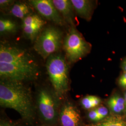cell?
<instances>
[{"label":"cell","instance_id":"14","mask_svg":"<svg viewBox=\"0 0 126 126\" xmlns=\"http://www.w3.org/2000/svg\"><path fill=\"white\" fill-rule=\"evenodd\" d=\"M108 104L114 113H121L125 108L124 99L119 95L111 97L108 101Z\"/></svg>","mask_w":126,"mask_h":126},{"label":"cell","instance_id":"2","mask_svg":"<svg viewBox=\"0 0 126 126\" xmlns=\"http://www.w3.org/2000/svg\"><path fill=\"white\" fill-rule=\"evenodd\" d=\"M46 69L56 94L62 97L69 88L68 68L65 59L59 54L51 55L47 59Z\"/></svg>","mask_w":126,"mask_h":126},{"label":"cell","instance_id":"23","mask_svg":"<svg viewBox=\"0 0 126 126\" xmlns=\"http://www.w3.org/2000/svg\"><path fill=\"white\" fill-rule=\"evenodd\" d=\"M0 126H15L10 122L6 121H1L0 123Z\"/></svg>","mask_w":126,"mask_h":126},{"label":"cell","instance_id":"8","mask_svg":"<svg viewBox=\"0 0 126 126\" xmlns=\"http://www.w3.org/2000/svg\"><path fill=\"white\" fill-rule=\"evenodd\" d=\"M29 3L40 15L48 20L62 26L64 20L55 8L52 0H31Z\"/></svg>","mask_w":126,"mask_h":126},{"label":"cell","instance_id":"9","mask_svg":"<svg viewBox=\"0 0 126 126\" xmlns=\"http://www.w3.org/2000/svg\"><path fill=\"white\" fill-rule=\"evenodd\" d=\"M80 115L78 110L71 102H68L63 105L59 114L62 126H79Z\"/></svg>","mask_w":126,"mask_h":126},{"label":"cell","instance_id":"16","mask_svg":"<svg viewBox=\"0 0 126 126\" xmlns=\"http://www.w3.org/2000/svg\"><path fill=\"white\" fill-rule=\"evenodd\" d=\"M16 30L17 26L14 22L8 19H0V32L1 34L14 33Z\"/></svg>","mask_w":126,"mask_h":126},{"label":"cell","instance_id":"11","mask_svg":"<svg viewBox=\"0 0 126 126\" xmlns=\"http://www.w3.org/2000/svg\"><path fill=\"white\" fill-rule=\"evenodd\" d=\"M74 11L81 18L90 21L94 10V5L91 0H71Z\"/></svg>","mask_w":126,"mask_h":126},{"label":"cell","instance_id":"17","mask_svg":"<svg viewBox=\"0 0 126 126\" xmlns=\"http://www.w3.org/2000/svg\"><path fill=\"white\" fill-rule=\"evenodd\" d=\"M101 102V99L99 97L94 96H87L81 100L82 106L86 109H89L98 106Z\"/></svg>","mask_w":126,"mask_h":126},{"label":"cell","instance_id":"15","mask_svg":"<svg viewBox=\"0 0 126 126\" xmlns=\"http://www.w3.org/2000/svg\"><path fill=\"white\" fill-rule=\"evenodd\" d=\"M92 126H126V122L120 117H109Z\"/></svg>","mask_w":126,"mask_h":126},{"label":"cell","instance_id":"25","mask_svg":"<svg viewBox=\"0 0 126 126\" xmlns=\"http://www.w3.org/2000/svg\"><path fill=\"white\" fill-rule=\"evenodd\" d=\"M124 100H125V109H126V91L125 93V94H124Z\"/></svg>","mask_w":126,"mask_h":126},{"label":"cell","instance_id":"19","mask_svg":"<svg viewBox=\"0 0 126 126\" xmlns=\"http://www.w3.org/2000/svg\"><path fill=\"white\" fill-rule=\"evenodd\" d=\"M96 110L99 115V117H100L101 120H103L108 114V109L103 106H101L96 108Z\"/></svg>","mask_w":126,"mask_h":126},{"label":"cell","instance_id":"4","mask_svg":"<svg viewBox=\"0 0 126 126\" xmlns=\"http://www.w3.org/2000/svg\"><path fill=\"white\" fill-rule=\"evenodd\" d=\"M91 45L72 25L63 42V48L69 61L76 62L90 52Z\"/></svg>","mask_w":126,"mask_h":126},{"label":"cell","instance_id":"5","mask_svg":"<svg viewBox=\"0 0 126 126\" xmlns=\"http://www.w3.org/2000/svg\"><path fill=\"white\" fill-rule=\"evenodd\" d=\"M38 73V66H26L0 62V76L2 79L23 82L36 78Z\"/></svg>","mask_w":126,"mask_h":126},{"label":"cell","instance_id":"10","mask_svg":"<svg viewBox=\"0 0 126 126\" xmlns=\"http://www.w3.org/2000/svg\"><path fill=\"white\" fill-rule=\"evenodd\" d=\"M52 2L56 9L61 14L64 21L70 26L74 25V8L71 0H53Z\"/></svg>","mask_w":126,"mask_h":126},{"label":"cell","instance_id":"3","mask_svg":"<svg viewBox=\"0 0 126 126\" xmlns=\"http://www.w3.org/2000/svg\"><path fill=\"white\" fill-rule=\"evenodd\" d=\"M62 32L53 26L45 28L37 37L34 48L44 59L54 54L61 47L62 43Z\"/></svg>","mask_w":126,"mask_h":126},{"label":"cell","instance_id":"20","mask_svg":"<svg viewBox=\"0 0 126 126\" xmlns=\"http://www.w3.org/2000/svg\"><path fill=\"white\" fill-rule=\"evenodd\" d=\"M88 116L91 120L94 121H99L102 120L96 109L91 111L88 114Z\"/></svg>","mask_w":126,"mask_h":126},{"label":"cell","instance_id":"18","mask_svg":"<svg viewBox=\"0 0 126 126\" xmlns=\"http://www.w3.org/2000/svg\"><path fill=\"white\" fill-rule=\"evenodd\" d=\"M43 20V19L41 18L38 15L36 14H31L23 19L22 26L31 25L34 23L39 22Z\"/></svg>","mask_w":126,"mask_h":126},{"label":"cell","instance_id":"22","mask_svg":"<svg viewBox=\"0 0 126 126\" xmlns=\"http://www.w3.org/2000/svg\"><path fill=\"white\" fill-rule=\"evenodd\" d=\"M119 84L122 87L126 88V72H124L119 78Z\"/></svg>","mask_w":126,"mask_h":126},{"label":"cell","instance_id":"24","mask_svg":"<svg viewBox=\"0 0 126 126\" xmlns=\"http://www.w3.org/2000/svg\"><path fill=\"white\" fill-rule=\"evenodd\" d=\"M122 68L124 72H126V59L122 63Z\"/></svg>","mask_w":126,"mask_h":126},{"label":"cell","instance_id":"6","mask_svg":"<svg viewBox=\"0 0 126 126\" xmlns=\"http://www.w3.org/2000/svg\"><path fill=\"white\" fill-rule=\"evenodd\" d=\"M0 62L26 66H38L32 56L26 50L16 47L1 44Z\"/></svg>","mask_w":126,"mask_h":126},{"label":"cell","instance_id":"7","mask_svg":"<svg viewBox=\"0 0 126 126\" xmlns=\"http://www.w3.org/2000/svg\"><path fill=\"white\" fill-rule=\"evenodd\" d=\"M37 107L41 116L45 122L51 123L56 121L58 114L57 100L49 90L44 88L39 90Z\"/></svg>","mask_w":126,"mask_h":126},{"label":"cell","instance_id":"21","mask_svg":"<svg viewBox=\"0 0 126 126\" xmlns=\"http://www.w3.org/2000/svg\"><path fill=\"white\" fill-rule=\"evenodd\" d=\"M14 3L13 0H0V7L1 8H6L10 5H12Z\"/></svg>","mask_w":126,"mask_h":126},{"label":"cell","instance_id":"13","mask_svg":"<svg viewBox=\"0 0 126 126\" xmlns=\"http://www.w3.org/2000/svg\"><path fill=\"white\" fill-rule=\"evenodd\" d=\"M46 22L44 20L40 22L27 26H22L23 32L27 38L33 41L37 38L39 32L42 31V28Z\"/></svg>","mask_w":126,"mask_h":126},{"label":"cell","instance_id":"1","mask_svg":"<svg viewBox=\"0 0 126 126\" xmlns=\"http://www.w3.org/2000/svg\"><path fill=\"white\" fill-rule=\"evenodd\" d=\"M0 105L1 107L16 110L27 121H32L34 117L31 92L23 82L1 80Z\"/></svg>","mask_w":126,"mask_h":126},{"label":"cell","instance_id":"12","mask_svg":"<svg viewBox=\"0 0 126 126\" xmlns=\"http://www.w3.org/2000/svg\"><path fill=\"white\" fill-rule=\"evenodd\" d=\"M32 9L29 5L23 2H17L13 5L10 13L16 18L23 19L31 14Z\"/></svg>","mask_w":126,"mask_h":126}]
</instances>
